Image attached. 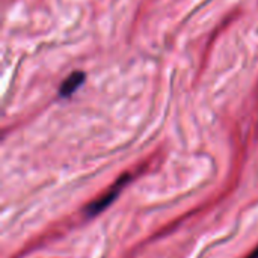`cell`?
<instances>
[{"mask_svg":"<svg viewBox=\"0 0 258 258\" xmlns=\"http://www.w3.org/2000/svg\"><path fill=\"white\" fill-rule=\"evenodd\" d=\"M130 180V177L128 175H125V177H122V178H119L118 180V183L115 184V186H112L104 195H101L98 200H95L94 203H91L88 207H86V210H85V213L88 215V216H97V215H100L106 207H109V204H112L115 200H116V197L119 195V192L122 190V186L127 183Z\"/></svg>","mask_w":258,"mask_h":258,"instance_id":"1","label":"cell"},{"mask_svg":"<svg viewBox=\"0 0 258 258\" xmlns=\"http://www.w3.org/2000/svg\"><path fill=\"white\" fill-rule=\"evenodd\" d=\"M85 79H86V76H85L82 71H76V73L70 74V76L63 80V83H62V86H60V89H59V95L63 97V98L70 97L71 94H74V92L80 88V85L85 82Z\"/></svg>","mask_w":258,"mask_h":258,"instance_id":"2","label":"cell"},{"mask_svg":"<svg viewBox=\"0 0 258 258\" xmlns=\"http://www.w3.org/2000/svg\"><path fill=\"white\" fill-rule=\"evenodd\" d=\"M248 258H258V246L255 248V251H254V252H252V254H251Z\"/></svg>","mask_w":258,"mask_h":258,"instance_id":"3","label":"cell"}]
</instances>
